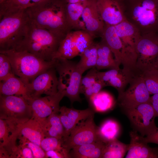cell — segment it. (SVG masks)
Listing matches in <instances>:
<instances>
[{
    "mask_svg": "<svg viewBox=\"0 0 158 158\" xmlns=\"http://www.w3.org/2000/svg\"><path fill=\"white\" fill-rule=\"evenodd\" d=\"M87 0H80V1L81 2H84L86 1Z\"/></svg>",
    "mask_w": 158,
    "mask_h": 158,
    "instance_id": "obj_44",
    "label": "cell"
},
{
    "mask_svg": "<svg viewBox=\"0 0 158 158\" xmlns=\"http://www.w3.org/2000/svg\"><path fill=\"white\" fill-rule=\"evenodd\" d=\"M45 0H6L0 5V18L36 5Z\"/></svg>",
    "mask_w": 158,
    "mask_h": 158,
    "instance_id": "obj_27",
    "label": "cell"
},
{
    "mask_svg": "<svg viewBox=\"0 0 158 158\" xmlns=\"http://www.w3.org/2000/svg\"><path fill=\"white\" fill-rule=\"evenodd\" d=\"M63 140L55 137H45L41 140L40 146L45 152L50 150H67L63 146Z\"/></svg>",
    "mask_w": 158,
    "mask_h": 158,
    "instance_id": "obj_34",
    "label": "cell"
},
{
    "mask_svg": "<svg viewBox=\"0 0 158 158\" xmlns=\"http://www.w3.org/2000/svg\"><path fill=\"white\" fill-rule=\"evenodd\" d=\"M95 111L104 112L111 109L114 104L113 97L108 93L100 91L89 100Z\"/></svg>",
    "mask_w": 158,
    "mask_h": 158,
    "instance_id": "obj_31",
    "label": "cell"
},
{
    "mask_svg": "<svg viewBox=\"0 0 158 158\" xmlns=\"http://www.w3.org/2000/svg\"><path fill=\"white\" fill-rule=\"evenodd\" d=\"M150 103L155 112L156 117H158V93L151 97Z\"/></svg>",
    "mask_w": 158,
    "mask_h": 158,
    "instance_id": "obj_41",
    "label": "cell"
},
{
    "mask_svg": "<svg viewBox=\"0 0 158 158\" xmlns=\"http://www.w3.org/2000/svg\"><path fill=\"white\" fill-rule=\"evenodd\" d=\"M54 67L59 74L58 90L68 97L71 104L81 102L80 85L83 73L77 63L62 58L55 59Z\"/></svg>",
    "mask_w": 158,
    "mask_h": 158,
    "instance_id": "obj_6",
    "label": "cell"
},
{
    "mask_svg": "<svg viewBox=\"0 0 158 158\" xmlns=\"http://www.w3.org/2000/svg\"><path fill=\"white\" fill-rule=\"evenodd\" d=\"M76 3L65 4L67 20L71 29L86 31L83 20H81L82 15L85 2Z\"/></svg>",
    "mask_w": 158,
    "mask_h": 158,
    "instance_id": "obj_26",
    "label": "cell"
},
{
    "mask_svg": "<svg viewBox=\"0 0 158 158\" xmlns=\"http://www.w3.org/2000/svg\"><path fill=\"white\" fill-rule=\"evenodd\" d=\"M16 157L33 158L34 157L31 150L25 145L20 143L18 146Z\"/></svg>",
    "mask_w": 158,
    "mask_h": 158,
    "instance_id": "obj_39",
    "label": "cell"
},
{
    "mask_svg": "<svg viewBox=\"0 0 158 158\" xmlns=\"http://www.w3.org/2000/svg\"><path fill=\"white\" fill-rule=\"evenodd\" d=\"M45 153L46 158H71L69 152L66 150L64 151L50 150L46 152Z\"/></svg>",
    "mask_w": 158,
    "mask_h": 158,
    "instance_id": "obj_40",
    "label": "cell"
},
{
    "mask_svg": "<svg viewBox=\"0 0 158 158\" xmlns=\"http://www.w3.org/2000/svg\"><path fill=\"white\" fill-rule=\"evenodd\" d=\"M25 11L30 20L35 25L63 39L71 31L63 0H45Z\"/></svg>",
    "mask_w": 158,
    "mask_h": 158,
    "instance_id": "obj_1",
    "label": "cell"
},
{
    "mask_svg": "<svg viewBox=\"0 0 158 158\" xmlns=\"http://www.w3.org/2000/svg\"><path fill=\"white\" fill-rule=\"evenodd\" d=\"M123 109L134 130L139 132L141 136H150L158 131L155 123V112L150 103Z\"/></svg>",
    "mask_w": 158,
    "mask_h": 158,
    "instance_id": "obj_9",
    "label": "cell"
},
{
    "mask_svg": "<svg viewBox=\"0 0 158 158\" xmlns=\"http://www.w3.org/2000/svg\"><path fill=\"white\" fill-rule=\"evenodd\" d=\"M156 68L158 69V65H157V68Z\"/></svg>",
    "mask_w": 158,
    "mask_h": 158,
    "instance_id": "obj_45",
    "label": "cell"
},
{
    "mask_svg": "<svg viewBox=\"0 0 158 158\" xmlns=\"http://www.w3.org/2000/svg\"><path fill=\"white\" fill-rule=\"evenodd\" d=\"M120 132L119 124L111 119L106 120L97 128V133L99 139L106 143L117 139Z\"/></svg>",
    "mask_w": 158,
    "mask_h": 158,
    "instance_id": "obj_29",
    "label": "cell"
},
{
    "mask_svg": "<svg viewBox=\"0 0 158 158\" xmlns=\"http://www.w3.org/2000/svg\"><path fill=\"white\" fill-rule=\"evenodd\" d=\"M130 142L126 158H158V148L151 147L135 130L129 133Z\"/></svg>",
    "mask_w": 158,
    "mask_h": 158,
    "instance_id": "obj_19",
    "label": "cell"
},
{
    "mask_svg": "<svg viewBox=\"0 0 158 158\" xmlns=\"http://www.w3.org/2000/svg\"><path fill=\"white\" fill-rule=\"evenodd\" d=\"M129 145L124 143L117 139L106 143L102 158H122L127 152Z\"/></svg>",
    "mask_w": 158,
    "mask_h": 158,
    "instance_id": "obj_32",
    "label": "cell"
},
{
    "mask_svg": "<svg viewBox=\"0 0 158 158\" xmlns=\"http://www.w3.org/2000/svg\"><path fill=\"white\" fill-rule=\"evenodd\" d=\"M63 39L29 19L23 38L14 49L25 51L43 60L50 61L55 59Z\"/></svg>",
    "mask_w": 158,
    "mask_h": 158,
    "instance_id": "obj_2",
    "label": "cell"
},
{
    "mask_svg": "<svg viewBox=\"0 0 158 158\" xmlns=\"http://www.w3.org/2000/svg\"><path fill=\"white\" fill-rule=\"evenodd\" d=\"M126 19L141 35L158 32V0H123Z\"/></svg>",
    "mask_w": 158,
    "mask_h": 158,
    "instance_id": "obj_3",
    "label": "cell"
},
{
    "mask_svg": "<svg viewBox=\"0 0 158 158\" xmlns=\"http://www.w3.org/2000/svg\"><path fill=\"white\" fill-rule=\"evenodd\" d=\"M6 0H0V4L3 3Z\"/></svg>",
    "mask_w": 158,
    "mask_h": 158,
    "instance_id": "obj_43",
    "label": "cell"
},
{
    "mask_svg": "<svg viewBox=\"0 0 158 158\" xmlns=\"http://www.w3.org/2000/svg\"><path fill=\"white\" fill-rule=\"evenodd\" d=\"M54 67L40 73L28 85L31 98L38 97L42 95H51L58 92V77Z\"/></svg>",
    "mask_w": 158,
    "mask_h": 158,
    "instance_id": "obj_15",
    "label": "cell"
},
{
    "mask_svg": "<svg viewBox=\"0 0 158 158\" xmlns=\"http://www.w3.org/2000/svg\"><path fill=\"white\" fill-rule=\"evenodd\" d=\"M59 112L60 119L64 130L63 141L80 121L95 113L94 111L90 108L80 110L69 108L65 106L60 107Z\"/></svg>",
    "mask_w": 158,
    "mask_h": 158,
    "instance_id": "obj_20",
    "label": "cell"
},
{
    "mask_svg": "<svg viewBox=\"0 0 158 158\" xmlns=\"http://www.w3.org/2000/svg\"><path fill=\"white\" fill-rule=\"evenodd\" d=\"M29 19L25 10L0 18V51L15 49L24 37Z\"/></svg>",
    "mask_w": 158,
    "mask_h": 158,
    "instance_id": "obj_5",
    "label": "cell"
},
{
    "mask_svg": "<svg viewBox=\"0 0 158 158\" xmlns=\"http://www.w3.org/2000/svg\"><path fill=\"white\" fill-rule=\"evenodd\" d=\"M126 90L118 95L119 106L123 109L133 107L139 104L150 103L151 97L142 74L135 76Z\"/></svg>",
    "mask_w": 158,
    "mask_h": 158,
    "instance_id": "obj_13",
    "label": "cell"
},
{
    "mask_svg": "<svg viewBox=\"0 0 158 158\" xmlns=\"http://www.w3.org/2000/svg\"><path fill=\"white\" fill-rule=\"evenodd\" d=\"M20 142L28 146L31 150L34 158H46L45 152L40 145L33 143L20 136L19 137Z\"/></svg>",
    "mask_w": 158,
    "mask_h": 158,
    "instance_id": "obj_37",
    "label": "cell"
},
{
    "mask_svg": "<svg viewBox=\"0 0 158 158\" xmlns=\"http://www.w3.org/2000/svg\"><path fill=\"white\" fill-rule=\"evenodd\" d=\"M41 124L45 137H54L63 140L64 128L57 113L51 115Z\"/></svg>",
    "mask_w": 158,
    "mask_h": 158,
    "instance_id": "obj_28",
    "label": "cell"
},
{
    "mask_svg": "<svg viewBox=\"0 0 158 158\" xmlns=\"http://www.w3.org/2000/svg\"><path fill=\"white\" fill-rule=\"evenodd\" d=\"M147 89L150 95L158 93V69L154 68L142 73Z\"/></svg>",
    "mask_w": 158,
    "mask_h": 158,
    "instance_id": "obj_33",
    "label": "cell"
},
{
    "mask_svg": "<svg viewBox=\"0 0 158 158\" xmlns=\"http://www.w3.org/2000/svg\"><path fill=\"white\" fill-rule=\"evenodd\" d=\"M141 74L137 71L123 68L111 69L107 71L97 72L98 80L105 86H111L117 90L118 95L125 91L127 85L136 76Z\"/></svg>",
    "mask_w": 158,
    "mask_h": 158,
    "instance_id": "obj_16",
    "label": "cell"
},
{
    "mask_svg": "<svg viewBox=\"0 0 158 158\" xmlns=\"http://www.w3.org/2000/svg\"><path fill=\"white\" fill-rule=\"evenodd\" d=\"M137 54L136 66L142 73L154 68L158 65V32L141 35L135 47Z\"/></svg>",
    "mask_w": 158,
    "mask_h": 158,
    "instance_id": "obj_8",
    "label": "cell"
},
{
    "mask_svg": "<svg viewBox=\"0 0 158 158\" xmlns=\"http://www.w3.org/2000/svg\"><path fill=\"white\" fill-rule=\"evenodd\" d=\"M106 143L99 140L91 143L75 147L69 152L71 158H100Z\"/></svg>",
    "mask_w": 158,
    "mask_h": 158,
    "instance_id": "obj_24",
    "label": "cell"
},
{
    "mask_svg": "<svg viewBox=\"0 0 158 158\" xmlns=\"http://www.w3.org/2000/svg\"><path fill=\"white\" fill-rule=\"evenodd\" d=\"M12 67L7 57L0 52V81L13 74Z\"/></svg>",
    "mask_w": 158,
    "mask_h": 158,
    "instance_id": "obj_36",
    "label": "cell"
},
{
    "mask_svg": "<svg viewBox=\"0 0 158 158\" xmlns=\"http://www.w3.org/2000/svg\"><path fill=\"white\" fill-rule=\"evenodd\" d=\"M143 139L147 143H152L158 144V131L152 135L143 137Z\"/></svg>",
    "mask_w": 158,
    "mask_h": 158,
    "instance_id": "obj_42",
    "label": "cell"
},
{
    "mask_svg": "<svg viewBox=\"0 0 158 158\" xmlns=\"http://www.w3.org/2000/svg\"><path fill=\"white\" fill-rule=\"evenodd\" d=\"M0 118L14 128L31 118L32 112L28 101L16 95L0 96Z\"/></svg>",
    "mask_w": 158,
    "mask_h": 158,
    "instance_id": "obj_7",
    "label": "cell"
},
{
    "mask_svg": "<svg viewBox=\"0 0 158 158\" xmlns=\"http://www.w3.org/2000/svg\"><path fill=\"white\" fill-rule=\"evenodd\" d=\"M15 130L18 136H22L40 146L41 140L45 137L41 124L32 118L18 125Z\"/></svg>",
    "mask_w": 158,
    "mask_h": 158,
    "instance_id": "obj_23",
    "label": "cell"
},
{
    "mask_svg": "<svg viewBox=\"0 0 158 158\" xmlns=\"http://www.w3.org/2000/svg\"><path fill=\"white\" fill-rule=\"evenodd\" d=\"M0 81L1 95L20 96L28 101L31 98L28 85L13 73Z\"/></svg>",
    "mask_w": 158,
    "mask_h": 158,
    "instance_id": "obj_21",
    "label": "cell"
},
{
    "mask_svg": "<svg viewBox=\"0 0 158 158\" xmlns=\"http://www.w3.org/2000/svg\"><path fill=\"white\" fill-rule=\"evenodd\" d=\"M64 97L63 93L58 91L54 95L30 99L28 101L32 111L31 118L41 123L51 115L58 113L60 102Z\"/></svg>",
    "mask_w": 158,
    "mask_h": 158,
    "instance_id": "obj_14",
    "label": "cell"
},
{
    "mask_svg": "<svg viewBox=\"0 0 158 158\" xmlns=\"http://www.w3.org/2000/svg\"><path fill=\"white\" fill-rule=\"evenodd\" d=\"M94 37L86 30L68 32L61 40L54 59H71L80 55L93 42Z\"/></svg>",
    "mask_w": 158,
    "mask_h": 158,
    "instance_id": "obj_11",
    "label": "cell"
},
{
    "mask_svg": "<svg viewBox=\"0 0 158 158\" xmlns=\"http://www.w3.org/2000/svg\"><path fill=\"white\" fill-rule=\"evenodd\" d=\"M82 17L87 31L94 37L98 35H101L105 24L99 11L95 0L86 1Z\"/></svg>",
    "mask_w": 158,
    "mask_h": 158,
    "instance_id": "obj_18",
    "label": "cell"
},
{
    "mask_svg": "<svg viewBox=\"0 0 158 158\" xmlns=\"http://www.w3.org/2000/svg\"><path fill=\"white\" fill-rule=\"evenodd\" d=\"M97 54L95 68L97 70L120 68V66L116 61L111 49L102 40L97 43Z\"/></svg>",
    "mask_w": 158,
    "mask_h": 158,
    "instance_id": "obj_25",
    "label": "cell"
},
{
    "mask_svg": "<svg viewBox=\"0 0 158 158\" xmlns=\"http://www.w3.org/2000/svg\"><path fill=\"white\" fill-rule=\"evenodd\" d=\"M100 36L102 40L111 49L119 66L122 64L123 68L133 71L136 70L137 54L125 47L118 36L114 26L105 24Z\"/></svg>",
    "mask_w": 158,
    "mask_h": 158,
    "instance_id": "obj_10",
    "label": "cell"
},
{
    "mask_svg": "<svg viewBox=\"0 0 158 158\" xmlns=\"http://www.w3.org/2000/svg\"><path fill=\"white\" fill-rule=\"evenodd\" d=\"M8 58L13 73L28 85L37 75L55 66L56 59L43 60L25 51H0Z\"/></svg>",
    "mask_w": 158,
    "mask_h": 158,
    "instance_id": "obj_4",
    "label": "cell"
},
{
    "mask_svg": "<svg viewBox=\"0 0 158 158\" xmlns=\"http://www.w3.org/2000/svg\"><path fill=\"white\" fill-rule=\"evenodd\" d=\"M105 87L104 84L99 80L96 81L90 87L87 88L84 91V94L89 100L93 96L99 92L102 89Z\"/></svg>",
    "mask_w": 158,
    "mask_h": 158,
    "instance_id": "obj_38",
    "label": "cell"
},
{
    "mask_svg": "<svg viewBox=\"0 0 158 158\" xmlns=\"http://www.w3.org/2000/svg\"><path fill=\"white\" fill-rule=\"evenodd\" d=\"M80 56V59L77 65L83 73L87 70L95 68L97 59V43L94 42Z\"/></svg>",
    "mask_w": 158,
    "mask_h": 158,
    "instance_id": "obj_30",
    "label": "cell"
},
{
    "mask_svg": "<svg viewBox=\"0 0 158 158\" xmlns=\"http://www.w3.org/2000/svg\"><path fill=\"white\" fill-rule=\"evenodd\" d=\"M94 115L80 121L63 140V146L69 152L75 147L99 140L97 133V127L94 120Z\"/></svg>",
    "mask_w": 158,
    "mask_h": 158,
    "instance_id": "obj_12",
    "label": "cell"
},
{
    "mask_svg": "<svg viewBox=\"0 0 158 158\" xmlns=\"http://www.w3.org/2000/svg\"><path fill=\"white\" fill-rule=\"evenodd\" d=\"M114 26L118 36L125 47L130 51L136 54L135 45L141 35L138 29L127 20Z\"/></svg>",
    "mask_w": 158,
    "mask_h": 158,
    "instance_id": "obj_22",
    "label": "cell"
},
{
    "mask_svg": "<svg viewBox=\"0 0 158 158\" xmlns=\"http://www.w3.org/2000/svg\"><path fill=\"white\" fill-rule=\"evenodd\" d=\"M105 24L115 26L126 19L123 0H95Z\"/></svg>",
    "mask_w": 158,
    "mask_h": 158,
    "instance_id": "obj_17",
    "label": "cell"
},
{
    "mask_svg": "<svg viewBox=\"0 0 158 158\" xmlns=\"http://www.w3.org/2000/svg\"><path fill=\"white\" fill-rule=\"evenodd\" d=\"M94 68L90 70L86 74L82 77L80 85V92L83 94L85 90L98 80L97 77L98 70Z\"/></svg>",
    "mask_w": 158,
    "mask_h": 158,
    "instance_id": "obj_35",
    "label": "cell"
}]
</instances>
